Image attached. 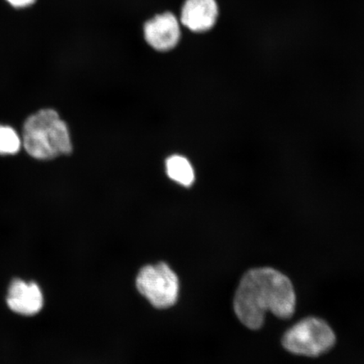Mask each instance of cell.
Masks as SVG:
<instances>
[{"instance_id": "9c48e42d", "label": "cell", "mask_w": 364, "mask_h": 364, "mask_svg": "<svg viewBox=\"0 0 364 364\" xmlns=\"http://www.w3.org/2000/svg\"><path fill=\"white\" fill-rule=\"evenodd\" d=\"M22 147L21 136L10 126L0 125V156H14Z\"/></svg>"}, {"instance_id": "7a4b0ae2", "label": "cell", "mask_w": 364, "mask_h": 364, "mask_svg": "<svg viewBox=\"0 0 364 364\" xmlns=\"http://www.w3.org/2000/svg\"><path fill=\"white\" fill-rule=\"evenodd\" d=\"M22 147L38 161H51L73 151L70 129L53 109H43L25 122Z\"/></svg>"}, {"instance_id": "277c9868", "label": "cell", "mask_w": 364, "mask_h": 364, "mask_svg": "<svg viewBox=\"0 0 364 364\" xmlns=\"http://www.w3.org/2000/svg\"><path fill=\"white\" fill-rule=\"evenodd\" d=\"M136 285L139 293L158 309L170 308L178 299V277L164 262L143 267L136 277Z\"/></svg>"}, {"instance_id": "ba28073f", "label": "cell", "mask_w": 364, "mask_h": 364, "mask_svg": "<svg viewBox=\"0 0 364 364\" xmlns=\"http://www.w3.org/2000/svg\"><path fill=\"white\" fill-rule=\"evenodd\" d=\"M166 174L174 183L189 188L195 183L196 172L193 164L181 154H172L165 161Z\"/></svg>"}, {"instance_id": "3957f363", "label": "cell", "mask_w": 364, "mask_h": 364, "mask_svg": "<svg viewBox=\"0 0 364 364\" xmlns=\"http://www.w3.org/2000/svg\"><path fill=\"white\" fill-rule=\"evenodd\" d=\"M336 343L333 330L321 318L309 316L285 332L282 344L290 353L317 358L331 351Z\"/></svg>"}, {"instance_id": "5b68a950", "label": "cell", "mask_w": 364, "mask_h": 364, "mask_svg": "<svg viewBox=\"0 0 364 364\" xmlns=\"http://www.w3.org/2000/svg\"><path fill=\"white\" fill-rule=\"evenodd\" d=\"M144 38L156 51H170L176 47L181 38L179 22L171 13L159 15L144 25Z\"/></svg>"}, {"instance_id": "30bf717a", "label": "cell", "mask_w": 364, "mask_h": 364, "mask_svg": "<svg viewBox=\"0 0 364 364\" xmlns=\"http://www.w3.org/2000/svg\"><path fill=\"white\" fill-rule=\"evenodd\" d=\"M10 6L15 9H25L33 6L36 0H6Z\"/></svg>"}, {"instance_id": "6da1fadb", "label": "cell", "mask_w": 364, "mask_h": 364, "mask_svg": "<svg viewBox=\"0 0 364 364\" xmlns=\"http://www.w3.org/2000/svg\"><path fill=\"white\" fill-rule=\"evenodd\" d=\"M296 294L292 282L272 267H256L245 273L234 298V311L248 329H261L266 314L283 320L293 316Z\"/></svg>"}, {"instance_id": "8992f818", "label": "cell", "mask_w": 364, "mask_h": 364, "mask_svg": "<svg viewBox=\"0 0 364 364\" xmlns=\"http://www.w3.org/2000/svg\"><path fill=\"white\" fill-rule=\"evenodd\" d=\"M7 304L12 311L21 316L36 315L43 306V294L34 282L15 279L9 288Z\"/></svg>"}, {"instance_id": "52a82bcc", "label": "cell", "mask_w": 364, "mask_h": 364, "mask_svg": "<svg viewBox=\"0 0 364 364\" xmlns=\"http://www.w3.org/2000/svg\"><path fill=\"white\" fill-rule=\"evenodd\" d=\"M218 15L216 0H186L181 21L194 33H204L215 26Z\"/></svg>"}]
</instances>
